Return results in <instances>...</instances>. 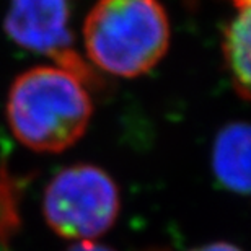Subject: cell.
I'll return each instance as SVG.
<instances>
[{
  "instance_id": "cell-7",
  "label": "cell",
  "mask_w": 251,
  "mask_h": 251,
  "mask_svg": "<svg viewBox=\"0 0 251 251\" xmlns=\"http://www.w3.org/2000/svg\"><path fill=\"white\" fill-rule=\"evenodd\" d=\"M20 198V181L8 173L7 168L0 167V248L7 247L22 224Z\"/></svg>"
},
{
  "instance_id": "cell-8",
  "label": "cell",
  "mask_w": 251,
  "mask_h": 251,
  "mask_svg": "<svg viewBox=\"0 0 251 251\" xmlns=\"http://www.w3.org/2000/svg\"><path fill=\"white\" fill-rule=\"evenodd\" d=\"M65 251H114V250L98 242H75Z\"/></svg>"
},
{
  "instance_id": "cell-5",
  "label": "cell",
  "mask_w": 251,
  "mask_h": 251,
  "mask_svg": "<svg viewBox=\"0 0 251 251\" xmlns=\"http://www.w3.org/2000/svg\"><path fill=\"white\" fill-rule=\"evenodd\" d=\"M250 135L247 123H230L219 130L212 145L214 176L235 194L250 193Z\"/></svg>"
},
{
  "instance_id": "cell-10",
  "label": "cell",
  "mask_w": 251,
  "mask_h": 251,
  "mask_svg": "<svg viewBox=\"0 0 251 251\" xmlns=\"http://www.w3.org/2000/svg\"><path fill=\"white\" fill-rule=\"evenodd\" d=\"M235 7H245V5H250V0H232Z\"/></svg>"
},
{
  "instance_id": "cell-4",
  "label": "cell",
  "mask_w": 251,
  "mask_h": 251,
  "mask_svg": "<svg viewBox=\"0 0 251 251\" xmlns=\"http://www.w3.org/2000/svg\"><path fill=\"white\" fill-rule=\"evenodd\" d=\"M75 0H8L3 29L17 46L41 54L74 74L87 87H95L98 78L92 65L77 52L70 17Z\"/></svg>"
},
{
  "instance_id": "cell-1",
  "label": "cell",
  "mask_w": 251,
  "mask_h": 251,
  "mask_svg": "<svg viewBox=\"0 0 251 251\" xmlns=\"http://www.w3.org/2000/svg\"><path fill=\"white\" fill-rule=\"evenodd\" d=\"M93 116L88 87L57 65H36L13 80L7 121L20 144L41 153L74 147Z\"/></svg>"
},
{
  "instance_id": "cell-2",
  "label": "cell",
  "mask_w": 251,
  "mask_h": 251,
  "mask_svg": "<svg viewBox=\"0 0 251 251\" xmlns=\"http://www.w3.org/2000/svg\"><path fill=\"white\" fill-rule=\"evenodd\" d=\"M172 29L158 0H98L83 22L88 62L114 77L153 70L170 48Z\"/></svg>"
},
{
  "instance_id": "cell-3",
  "label": "cell",
  "mask_w": 251,
  "mask_h": 251,
  "mask_svg": "<svg viewBox=\"0 0 251 251\" xmlns=\"http://www.w3.org/2000/svg\"><path fill=\"white\" fill-rule=\"evenodd\" d=\"M121 212V193L111 175L90 163L70 165L48 183L43 215L54 233L70 242H98Z\"/></svg>"
},
{
  "instance_id": "cell-6",
  "label": "cell",
  "mask_w": 251,
  "mask_h": 251,
  "mask_svg": "<svg viewBox=\"0 0 251 251\" xmlns=\"http://www.w3.org/2000/svg\"><path fill=\"white\" fill-rule=\"evenodd\" d=\"M225 69L238 97L250 100L251 77V23L250 5L238 7L235 17L225 25L222 36Z\"/></svg>"
},
{
  "instance_id": "cell-9",
  "label": "cell",
  "mask_w": 251,
  "mask_h": 251,
  "mask_svg": "<svg viewBox=\"0 0 251 251\" xmlns=\"http://www.w3.org/2000/svg\"><path fill=\"white\" fill-rule=\"evenodd\" d=\"M189 251H242L237 245L228 243V242H214V243H207L202 245V247L198 248H191Z\"/></svg>"
}]
</instances>
